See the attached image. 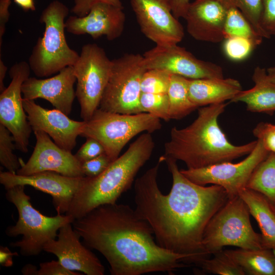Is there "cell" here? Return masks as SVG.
Segmentation results:
<instances>
[{
    "mask_svg": "<svg viewBox=\"0 0 275 275\" xmlns=\"http://www.w3.org/2000/svg\"><path fill=\"white\" fill-rule=\"evenodd\" d=\"M176 162L162 155L135 180V209L151 226L159 246L187 255L189 264L198 266L209 257L202 246L204 230L229 196L219 185L191 181Z\"/></svg>",
    "mask_w": 275,
    "mask_h": 275,
    "instance_id": "cell-1",
    "label": "cell"
},
{
    "mask_svg": "<svg viewBox=\"0 0 275 275\" xmlns=\"http://www.w3.org/2000/svg\"><path fill=\"white\" fill-rule=\"evenodd\" d=\"M72 226L85 245L106 259L112 275L171 274L189 264L187 255L159 246L148 223L128 205H100Z\"/></svg>",
    "mask_w": 275,
    "mask_h": 275,
    "instance_id": "cell-2",
    "label": "cell"
},
{
    "mask_svg": "<svg viewBox=\"0 0 275 275\" xmlns=\"http://www.w3.org/2000/svg\"><path fill=\"white\" fill-rule=\"evenodd\" d=\"M227 103L212 104L199 108L197 118L183 128L173 127L164 145L163 156L183 162L187 169H198L232 162L249 154L257 140L234 145L227 139L218 124Z\"/></svg>",
    "mask_w": 275,
    "mask_h": 275,
    "instance_id": "cell-3",
    "label": "cell"
},
{
    "mask_svg": "<svg viewBox=\"0 0 275 275\" xmlns=\"http://www.w3.org/2000/svg\"><path fill=\"white\" fill-rule=\"evenodd\" d=\"M154 147L151 134L144 132L101 174L94 178L85 176L65 214L75 219L100 205L117 203L130 188L137 173L150 158Z\"/></svg>",
    "mask_w": 275,
    "mask_h": 275,
    "instance_id": "cell-4",
    "label": "cell"
},
{
    "mask_svg": "<svg viewBox=\"0 0 275 275\" xmlns=\"http://www.w3.org/2000/svg\"><path fill=\"white\" fill-rule=\"evenodd\" d=\"M25 186L18 185L6 189V198L16 207L18 217L15 225L6 228L5 233L10 237L22 235L11 245L18 248L22 256L31 257L38 255L48 241L57 238L60 228L72 223L74 219L66 214L47 216L42 214L32 206Z\"/></svg>",
    "mask_w": 275,
    "mask_h": 275,
    "instance_id": "cell-5",
    "label": "cell"
},
{
    "mask_svg": "<svg viewBox=\"0 0 275 275\" xmlns=\"http://www.w3.org/2000/svg\"><path fill=\"white\" fill-rule=\"evenodd\" d=\"M69 11L65 4L56 0L41 13L39 21L45 24L44 32L38 39L29 59L31 70L38 77L49 76L73 66L79 57L66 40L65 19Z\"/></svg>",
    "mask_w": 275,
    "mask_h": 275,
    "instance_id": "cell-6",
    "label": "cell"
},
{
    "mask_svg": "<svg viewBox=\"0 0 275 275\" xmlns=\"http://www.w3.org/2000/svg\"><path fill=\"white\" fill-rule=\"evenodd\" d=\"M250 215L247 204L239 196L229 199L204 230V251L210 256L226 246L244 249L264 248L261 234L256 232L252 226Z\"/></svg>",
    "mask_w": 275,
    "mask_h": 275,
    "instance_id": "cell-7",
    "label": "cell"
},
{
    "mask_svg": "<svg viewBox=\"0 0 275 275\" xmlns=\"http://www.w3.org/2000/svg\"><path fill=\"white\" fill-rule=\"evenodd\" d=\"M161 127L160 119L150 113L124 114L98 108L85 121L80 135L98 141L113 161L133 138L143 132L151 133Z\"/></svg>",
    "mask_w": 275,
    "mask_h": 275,
    "instance_id": "cell-8",
    "label": "cell"
},
{
    "mask_svg": "<svg viewBox=\"0 0 275 275\" xmlns=\"http://www.w3.org/2000/svg\"><path fill=\"white\" fill-rule=\"evenodd\" d=\"M111 75L99 108L113 113H143L140 103L142 76L147 70L143 55L127 53L112 60Z\"/></svg>",
    "mask_w": 275,
    "mask_h": 275,
    "instance_id": "cell-9",
    "label": "cell"
},
{
    "mask_svg": "<svg viewBox=\"0 0 275 275\" xmlns=\"http://www.w3.org/2000/svg\"><path fill=\"white\" fill-rule=\"evenodd\" d=\"M112 65V60L97 44L88 43L82 47L73 67L77 81L75 96L83 121L89 120L99 107Z\"/></svg>",
    "mask_w": 275,
    "mask_h": 275,
    "instance_id": "cell-10",
    "label": "cell"
},
{
    "mask_svg": "<svg viewBox=\"0 0 275 275\" xmlns=\"http://www.w3.org/2000/svg\"><path fill=\"white\" fill-rule=\"evenodd\" d=\"M270 153L263 143L257 140L253 151L243 160L237 163L226 162L198 169L180 170L189 180L205 186L208 184L222 186L231 199L239 196L246 187L252 174L258 165Z\"/></svg>",
    "mask_w": 275,
    "mask_h": 275,
    "instance_id": "cell-11",
    "label": "cell"
},
{
    "mask_svg": "<svg viewBox=\"0 0 275 275\" xmlns=\"http://www.w3.org/2000/svg\"><path fill=\"white\" fill-rule=\"evenodd\" d=\"M30 71L29 64L25 61L14 64L9 71L11 81L0 95V123L13 136L16 148L24 153L28 151L33 130L23 108L21 86Z\"/></svg>",
    "mask_w": 275,
    "mask_h": 275,
    "instance_id": "cell-12",
    "label": "cell"
},
{
    "mask_svg": "<svg viewBox=\"0 0 275 275\" xmlns=\"http://www.w3.org/2000/svg\"><path fill=\"white\" fill-rule=\"evenodd\" d=\"M143 56L147 69L162 70L189 79L224 78L221 66L196 58L177 44L156 45Z\"/></svg>",
    "mask_w": 275,
    "mask_h": 275,
    "instance_id": "cell-13",
    "label": "cell"
},
{
    "mask_svg": "<svg viewBox=\"0 0 275 275\" xmlns=\"http://www.w3.org/2000/svg\"><path fill=\"white\" fill-rule=\"evenodd\" d=\"M141 31L156 45L178 44L184 29L173 15L169 0H130Z\"/></svg>",
    "mask_w": 275,
    "mask_h": 275,
    "instance_id": "cell-14",
    "label": "cell"
},
{
    "mask_svg": "<svg viewBox=\"0 0 275 275\" xmlns=\"http://www.w3.org/2000/svg\"><path fill=\"white\" fill-rule=\"evenodd\" d=\"M85 178L68 177L49 171L29 175H19L8 171L0 172V183L6 189L18 185H29L50 195L58 214L67 212Z\"/></svg>",
    "mask_w": 275,
    "mask_h": 275,
    "instance_id": "cell-15",
    "label": "cell"
},
{
    "mask_svg": "<svg viewBox=\"0 0 275 275\" xmlns=\"http://www.w3.org/2000/svg\"><path fill=\"white\" fill-rule=\"evenodd\" d=\"M36 143L32 155L24 163L21 160V167L16 174L29 175L49 171L71 177H85L81 169V163L71 151L65 150L41 130H34Z\"/></svg>",
    "mask_w": 275,
    "mask_h": 275,
    "instance_id": "cell-16",
    "label": "cell"
},
{
    "mask_svg": "<svg viewBox=\"0 0 275 275\" xmlns=\"http://www.w3.org/2000/svg\"><path fill=\"white\" fill-rule=\"evenodd\" d=\"M57 237L48 241L43 251L56 255L66 269L87 275H103L105 268L99 259L79 240L72 223H68L59 230Z\"/></svg>",
    "mask_w": 275,
    "mask_h": 275,
    "instance_id": "cell-17",
    "label": "cell"
},
{
    "mask_svg": "<svg viewBox=\"0 0 275 275\" xmlns=\"http://www.w3.org/2000/svg\"><path fill=\"white\" fill-rule=\"evenodd\" d=\"M23 106L32 130L44 131L61 148L71 151L80 135L85 121L70 119L68 115L57 109H48L34 100L23 99Z\"/></svg>",
    "mask_w": 275,
    "mask_h": 275,
    "instance_id": "cell-18",
    "label": "cell"
},
{
    "mask_svg": "<svg viewBox=\"0 0 275 275\" xmlns=\"http://www.w3.org/2000/svg\"><path fill=\"white\" fill-rule=\"evenodd\" d=\"M125 20L123 8L99 3L83 17L69 16L65 21V29L73 35L88 34L94 39L105 36L112 41L122 35Z\"/></svg>",
    "mask_w": 275,
    "mask_h": 275,
    "instance_id": "cell-19",
    "label": "cell"
},
{
    "mask_svg": "<svg viewBox=\"0 0 275 275\" xmlns=\"http://www.w3.org/2000/svg\"><path fill=\"white\" fill-rule=\"evenodd\" d=\"M76 81L73 66L67 67L57 75L46 79L29 77L21 86L22 98L24 100L45 99L56 109L69 115L76 97L73 88Z\"/></svg>",
    "mask_w": 275,
    "mask_h": 275,
    "instance_id": "cell-20",
    "label": "cell"
},
{
    "mask_svg": "<svg viewBox=\"0 0 275 275\" xmlns=\"http://www.w3.org/2000/svg\"><path fill=\"white\" fill-rule=\"evenodd\" d=\"M228 7L217 0L190 3L184 19L188 33L195 39L218 43L224 39Z\"/></svg>",
    "mask_w": 275,
    "mask_h": 275,
    "instance_id": "cell-21",
    "label": "cell"
},
{
    "mask_svg": "<svg viewBox=\"0 0 275 275\" xmlns=\"http://www.w3.org/2000/svg\"><path fill=\"white\" fill-rule=\"evenodd\" d=\"M242 90L239 81L232 78L188 79L189 96L198 107L231 100Z\"/></svg>",
    "mask_w": 275,
    "mask_h": 275,
    "instance_id": "cell-22",
    "label": "cell"
},
{
    "mask_svg": "<svg viewBox=\"0 0 275 275\" xmlns=\"http://www.w3.org/2000/svg\"><path fill=\"white\" fill-rule=\"evenodd\" d=\"M252 79L254 86L241 91L230 101L243 102L252 112L270 114L275 112V84L267 79L266 70L256 67Z\"/></svg>",
    "mask_w": 275,
    "mask_h": 275,
    "instance_id": "cell-23",
    "label": "cell"
},
{
    "mask_svg": "<svg viewBox=\"0 0 275 275\" xmlns=\"http://www.w3.org/2000/svg\"><path fill=\"white\" fill-rule=\"evenodd\" d=\"M239 196L258 225L263 247L275 252V208L265 196L253 189L245 187Z\"/></svg>",
    "mask_w": 275,
    "mask_h": 275,
    "instance_id": "cell-24",
    "label": "cell"
},
{
    "mask_svg": "<svg viewBox=\"0 0 275 275\" xmlns=\"http://www.w3.org/2000/svg\"><path fill=\"white\" fill-rule=\"evenodd\" d=\"M249 275H275V252L269 249L226 250Z\"/></svg>",
    "mask_w": 275,
    "mask_h": 275,
    "instance_id": "cell-25",
    "label": "cell"
},
{
    "mask_svg": "<svg viewBox=\"0 0 275 275\" xmlns=\"http://www.w3.org/2000/svg\"><path fill=\"white\" fill-rule=\"evenodd\" d=\"M188 79L180 75H171L167 92L170 119H182L198 107L189 96Z\"/></svg>",
    "mask_w": 275,
    "mask_h": 275,
    "instance_id": "cell-26",
    "label": "cell"
},
{
    "mask_svg": "<svg viewBox=\"0 0 275 275\" xmlns=\"http://www.w3.org/2000/svg\"><path fill=\"white\" fill-rule=\"evenodd\" d=\"M246 187L263 195L275 208V153L270 152L258 165Z\"/></svg>",
    "mask_w": 275,
    "mask_h": 275,
    "instance_id": "cell-27",
    "label": "cell"
},
{
    "mask_svg": "<svg viewBox=\"0 0 275 275\" xmlns=\"http://www.w3.org/2000/svg\"><path fill=\"white\" fill-rule=\"evenodd\" d=\"M225 39L232 37L247 38L257 47L263 39L254 31L252 25L237 8L228 7L224 28Z\"/></svg>",
    "mask_w": 275,
    "mask_h": 275,
    "instance_id": "cell-28",
    "label": "cell"
},
{
    "mask_svg": "<svg viewBox=\"0 0 275 275\" xmlns=\"http://www.w3.org/2000/svg\"><path fill=\"white\" fill-rule=\"evenodd\" d=\"M202 260L198 266L202 272L222 275H245L243 269L223 250Z\"/></svg>",
    "mask_w": 275,
    "mask_h": 275,
    "instance_id": "cell-29",
    "label": "cell"
},
{
    "mask_svg": "<svg viewBox=\"0 0 275 275\" xmlns=\"http://www.w3.org/2000/svg\"><path fill=\"white\" fill-rule=\"evenodd\" d=\"M227 7L238 9L263 38L269 39L261 25L262 0H217Z\"/></svg>",
    "mask_w": 275,
    "mask_h": 275,
    "instance_id": "cell-30",
    "label": "cell"
},
{
    "mask_svg": "<svg viewBox=\"0 0 275 275\" xmlns=\"http://www.w3.org/2000/svg\"><path fill=\"white\" fill-rule=\"evenodd\" d=\"M15 140L10 131L0 123V162L7 171L15 174L21 167V159L13 151L16 148Z\"/></svg>",
    "mask_w": 275,
    "mask_h": 275,
    "instance_id": "cell-31",
    "label": "cell"
},
{
    "mask_svg": "<svg viewBox=\"0 0 275 275\" xmlns=\"http://www.w3.org/2000/svg\"><path fill=\"white\" fill-rule=\"evenodd\" d=\"M140 103L143 112L150 113L165 121L171 120L169 115V100L167 93L141 92Z\"/></svg>",
    "mask_w": 275,
    "mask_h": 275,
    "instance_id": "cell-32",
    "label": "cell"
},
{
    "mask_svg": "<svg viewBox=\"0 0 275 275\" xmlns=\"http://www.w3.org/2000/svg\"><path fill=\"white\" fill-rule=\"evenodd\" d=\"M172 74L159 69H147L144 73L141 83V92L166 94L168 92Z\"/></svg>",
    "mask_w": 275,
    "mask_h": 275,
    "instance_id": "cell-33",
    "label": "cell"
},
{
    "mask_svg": "<svg viewBox=\"0 0 275 275\" xmlns=\"http://www.w3.org/2000/svg\"><path fill=\"white\" fill-rule=\"evenodd\" d=\"M224 50L231 60L239 61L245 59L256 47L250 40L241 37H232L226 39Z\"/></svg>",
    "mask_w": 275,
    "mask_h": 275,
    "instance_id": "cell-34",
    "label": "cell"
},
{
    "mask_svg": "<svg viewBox=\"0 0 275 275\" xmlns=\"http://www.w3.org/2000/svg\"><path fill=\"white\" fill-rule=\"evenodd\" d=\"M113 161L105 153L94 158L81 163V169L85 176L94 178L103 172Z\"/></svg>",
    "mask_w": 275,
    "mask_h": 275,
    "instance_id": "cell-35",
    "label": "cell"
},
{
    "mask_svg": "<svg viewBox=\"0 0 275 275\" xmlns=\"http://www.w3.org/2000/svg\"><path fill=\"white\" fill-rule=\"evenodd\" d=\"M253 133L268 151L275 153V124L260 122L254 128Z\"/></svg>",
    "mask_w": 275,
    "mask_h": 275,
    "instance_id": "cell-36",
    "label": "cell"
},
{
    "mask_svg": "<svg viewBox=\"0 0 275 275\" xmlns=\"http://www.w3.org/2000/svg\"><path fill=\"white\" fill-rule=\"evenodd\" d=\"M86 139V142L74 154L81 163L105 153L103 147L98 141L92 138Z\"/></svg>",
    "mask_w": 275,
    "mask_h": 275,
    "instance_id": "cell-37",
    "label": "cell"
},
{
    "mask_svg": "<svg viewBox=\"0 0 275 275\" xmlns=\"http://www.w3.org/2000/svg\"><path fill=\"white\" fill-rule=\"evenodd\" d=\"M261 25L269 38L275 37V0H262Z\"/></svg>",
    "mask_w": 275,
    "mask_h": 275,
    "instance_id": "cell-38",
    "label": "cell"
},
{
    "mask_svg": "<svg viewBox=\"0 0 275 275\" xmlns=\"http://www.w3.org/2000/svg\"><path fill=\"white\" fill-rule=\"evenodd\" d=\"M122 1V0H74V6L71 11L76 16L83 17L88 14L91 8L97 3H106L123 8Z\"/></svg>",
    "mask_w": 275,
    "mask_h": 275,
    "instance_id": "cell-39",
    "label": "cell"
},
{
    "mask_svg": "<svg viewBox=\"0 0 275 275\" xmlns=\"http://www.w3.org/2000/svg\"><path fill=\"white\" fill-rule=\"evenodd\" d=\"M73 271L65 268L58 261L52 260L49 262L41 263L39 269H37L35 275H80Z\"/></svg>",
    "mask_w": 275,
    "mask_h": 275,
    "instance_id": "cell-40",
    "label": "cell"
},
{
    "mask_svg": "<svg viewBox=\"0 0 275 275\" xmlns=\"http://www.w3.org/2000/svg\"><path fill=\"white\" fill-rule=\"evenodd\" d=\"M11 4V0H0V50L1 51L3 37L6 31V25L10 14L9 7Z\"/></svg>",
    "mask_w": 275,
    "mask_h": 275,
    "instance_id": "cell-41",
    "label": "cell"
},
{
    "mask_svg": "<svg viewBox=\"0 0 275 275\" xmlns=\"http://www.w3.org/2000/svg\"><path fill=\"white\" fill-rule=\"evenodd\" d=\"M172 13L177 18H184L188 6L189 0H169Z\"/></svg>",
    "mask_w": 275,
    "mask_h": 275,
    "instance_id": "cell-42",
    "label": "cell"
},
{
    "mask_svg": "<svg viewBox=\"0 0 275 275\" xmlns=\"http://www.w3.org/2000/svg\"><path fill=\"white\" fill-rule=\"evenodd\" d=\"M18 256L17 252H12L8 247L0 246V264L4 267H10L13 264V257Z\"/></svg>",
    "mask_w": 275,
    "mask_h": 275,
    "instance_id": "cell-43",
    "label": "cell"
},
{
    "mask_svg": "<svg viewBox=\"0 0 275 275\" xmlns=\"http://www.w3.org/2000/svg\"><path fill=\"white\" fill-rule=\"evenodd\" d=\"M14 3L24 11H35L36 6L34 0H13Z\"/></svg>",
    "mask_w": 275,
    "mask_h": 275,
    "instance_id": "cell-44",
    "label": "cell"
},
{
    "mask_svg": "<svg viewBox=\"0 0 275 275\" xmlns=\"http://www.w3.org/2000/svg\"><path fill=\"white\" fill-rule=\"evenodd\" d=\"M7 67L4 64L2 59H0V92H2L5 89L4 80L6 75Z\"/></svg>",
    "mask_w": 275,
    "mask_h": 275,
    "instance_id": "cell-45",
    "label": "cell"
},
{
    "mask_svg": "<svg viewBox=\"0 0 275 275\" xmlns=\"http://www.w3.org/2000/svg\"><path fill=\"white\" fill-rule=\"evenodd\" d=\"M37 269L36 266L32 264H27L23 267L21 272L24 275H35Z\"/></svg>",
    "mask_w": 275,
    "mask_h": 275,
    "instance_id": "cell-46",
    "label": "cell"
},
{
    "mask_svg": "<svg viewBox=\"0 0 275 275\" xmlns=\"http://www.w3.org/2000/svg\"><path fill=\"white\" fill-rule=\"evenodd\" d=\"M266 73L267 79L275 84V67L268 68L266 70Z\"/></svg>",
    "mask_w": 275,
    "mask_h": 275,
    "instance_id": "cell-47",
    "label": "cell"
}]
</instances>
